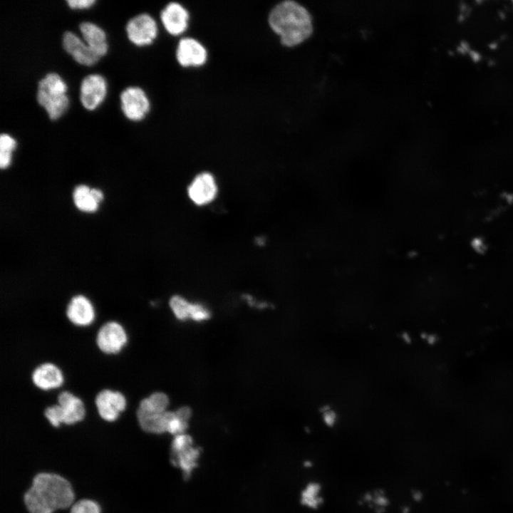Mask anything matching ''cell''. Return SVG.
<instances>
[{"label": "cell", "mask_w": 513, "mask_h": 513, "mask_svg": "<svg viewBox=\"0 0 513 513\" xmlns=\"http://www.w3.org/2000/svg\"><path fill=\"white\" fill-rule=\"evenodd\" d=\"M75 501L71 482L53 472L36 474L24 494V503L29 513H54L68 509Z\"/></svg>", "instance_id": "cell-1"}, {"label": "cell", "mask_w": 513, "mask_h": 513, "mask_svg": "<svg viewBox=\"0 0 513 513\" xmlns=\"http://www.w3.org/2000/svg\"><path fill=\"white\" fill-rule=\"evenodd\" d=\"M269 23L280 36L282 44L294 46L310 36L313 31L312 19L305 7L294 1H284L271 11Z\"/></svg>", "instance_id": "cell-2"}, {"label": "cell", "mask_w": 513, "mask_h": 513, "mask_svg": "<svg viewBox=\"0 0 513 513\" xmlns=\"http://www.w3.org/2000/svg\"><path fill=\"white\" fill-rule=\"evenodd\" d=\"M65 79L56 71H48L40 78L35 90V100L51 121L61 118L68 110L71 98Z\"/></svg>", "instance_id": "cell-3"}, {"label": "cell", "mask_w": 513, "mask_h": 513, "mask_svg": "<svg viewBox=\"0 0 513 513\" xmlns=\"http://www.w3.org/2000/svg\"><path fill=\"white\" fill-rule=\"evenodd\" d=\"M109 91L107 78L100 73H89L80 80L78 101L88 112H93L105 101Z\"/></svg>", "instance_id": "cell-4"}, {"label": "cell", "mask_w": 513, "mask_h": 513, "mask_svg": "<svg viewBox=\"0 0 513 513\" xmlns=\"http://www.w3.org/2000/svg\"><path fill=\"white\" fill-rule=\"evenodd\" d=\"M200 455V449L194 445L192 438L187 434L175 435L171 442L170 458L172 465L189 478L193 470L197 467Z\"/></svg>", "instance_id": "cell-5"}, {"label": "cell", "mask_w": 513, "mask_h": 513, "mask_svg": "<svg viewBox=\"0 0 513 513\" xmlns=\"http://www.w3.org/2000/svg\"><path fill=\"white\" fill-rule=\"evenodd\" d=\"M128 341L125 328L115 320L106 321L102 323L95 336L96 348L106 356L120 353L126 347Z\"/></svg>", "instance_id": "cell-6"}, {"label": "cell", "mask_w": 513, "mask_h": 513, "mask_svg": "<svg viewBox=\"0 0 513 513\" xmlns=\"http://www.w3.org/2000/svg\"><path fill=\"white\" fill-rule=\"evenodd\" d=\"M119 108L123 117L130 122L142 120L150 109V103L145 91L138 86H127L118 95Z\"/></svg>", "instance_id": "cell-7"}, {"label": "cell", "mask_w": 513, "mask_h": 513, "mask_svg": "<svg viewBox=\"0 0 513 513\" xmlns=\"http://www.w3.org/2000/svg\"><path fill=\"white\" fill-rule=\"evenodd\" d=\"M128 399L125 394L118 390L104 388L94 396L93 404L99 418L109 423L117 421L127 410Z\"/></svg>", "instance_id": "cell-8"}, {"label": "cell", "mask_w": 513, "mask_h": 513, "mask_svg": "<svg viewBox=\"0 0 513 513\" xmlns=\"http://www.w3.org/2000/svg\"><path fill=\"white\" fill-rule=\"evenodd\" d=\"M125 33L128 41L135 46L151 44L158 33L155 20L147 13H140L127 20Z\"/></svg>", "instance_id": "cell-9"}, {"label": "cell", "mask_w": 513, "mask_h": 513, "mask_svg": "<svg viewBox=\"0 0 513 513\" xmlns=\"http://www.w3.org/2000/svg\"><path fill=\"white\" fill-rule=\"evenodd\" d=\"M61 43L64 52L79 66L92 68L101 59L86 45L80 35L71 30L62 33Z\"/></svg>", "instance_id": "cell-10"}, {"label": "cell", "mask_w": 513, "mask_h": 513, "mask_svg": "<svg viewBox=\"0 0 513 513\" xmlns=\"http://www.w3.org/2000/svg\"><path fill=\"white\" fill-rule=\"evenodd\" d=\"M65 316L71 324L78 328L90 326L96 319V310L85 295L73 296L68 302Z\"/></svg>", "instance_id": "cell-11"}, {"label": "cell", "mask_w": 513, "mask_h": 513, "mask_svg": "<svg viewBox=\"0 0 513 513\" xmlns=\"http://www.w3.org/2000/svg\"><path fill=\"white\" fill-rule=\"evenodd\" d=\"M30 380L35 388L46 392L63 387L65 375L58 365L51 361H46L33 368L31 372Z\"/></svg>", "instance_id": "cell-12"}, {"label": "cell", "mask_w": 513, "mask_h": 513, "mask_svg": "<svg viewBox=\"0 0 513 513\" xmlns=\"http://www.w3.org/2000/svg\"><path fill=\"white\" fill-rule=\"evenodd\" d=\"M63 412L62 425L72 426L83 421L87 410L84 400L68 390H62L56 398Z\"/></svg>", "instance_id": "cell-13"}, {"label": "cell", "mask_w": 513, "mask_h": 513, "mask_svg": "<svg viewBox=\"0 0 513 513\" xmlns=\"http://www.w3.org/2000/svg\"><path fill=\"white\" fill-rule=\"evenodd\" d=\"M81 37L86 45L101 58L109 51L108 34L105 30L96 23L83 20L78 26Z\"/></svg>", "instance_id": "cell-14"}, {"label": "cell", "mask_w": 513, "mask_h": 513, "mask_svg": "<svg viewBox=\"0 0 513 513\" xmlns=\"http://www.w3.org/2000/svg\"><path fill=\"white\" fill-rule=\"evenodd\" d=\"M190 199L197 205L211 202L217 193V186L213 175L207 172L197 175L187 189Z\"/></svg>", "instance_id": "cell-15"}, {"label": "cell", "mask_w": 513, "mask_h": 513, "mask_svg": "<svg viewBox=\"0 0 513 513\" xmlns=\"http://www.w3.org/2000/svg\"><path fill=\"white\" fill-rule=\"evenodd\" d=\"M160 20L170 34L177 36L186 30L189 14L182 5L176 2H171L161 11Z\"/></svg>", "instance_id": "cell-16"}, {"label": "cell", "mask_w": 513, "mask_h": 513, "mask_svg": "<svg viewBox=\"0 0 513 513\" xmlns=\"http://www.w3.org/2000/svg\"><path fill=\"white\" fill-rule=\"evenodd\" d=\"M176 56L179 63L182 66H200L207 60V51L197 40L185 38L178 43Z\"/></svg>", "instance_id": "cell-17"}, {"label": "cell", "mask_w": 513, "mask_h": 513, "mask_svg": "<svg viewBox=\"0 0 513 513\" xmlns=\"http://www.w3.org/2000/svg\"><path fill=\"white\" fill-rule=\"evenodd\" d=\"M165 412L150 413L136 408L135 413L140 430L145 433L154 435L166 432Z\"/></svg>", "instance_id": "cell-18"}, {"label": "cell", "mask_w": 513, "mask_h": 513, "mask_svg": "<svg viewBox=\"0 0 513 513\" xmlns=\"http://www.w3.org/2000/svg\"><path fill=\"white\" fill-rule=\"evenodd\" d=\"M73 201L80 210L86 212L96 211L99 204L93 195V190L85 185H78L75 188Z\"/></svg>", "instance_id": "cell-19"}, {"label": "cell", "mask_w": 513, "mask_h": 513, "mask_svg": "<svg viewBox=\"0 0 513 513\" xmlns=\"http://www.w3.org/2000/svg\"><path fill=\"white\" fill-rule=\"evenodd\" d=\"M170 403L168 396L162 392L157 391L149 396L142 398L137 408L150 413H164Z\"/></svg>", "instance_id": "cell-20"}, {"label": "cell", "mask_w": 513, "mask_h": 513, "mask_svg": "<svg viewBox=\"0 0 513 513\" xmlns=\"http://www.w3.org/2000/svg\"><path fill=\"white\" fill-rule=\"evenodd\" d=\"M300 502L309 509H318L323 502L321 485L316 482L308 483L301 492Z\"/></svg>", "instance_id": "cell-21"}, {"label": "cell", "mask_w": 513, "mask_h": 513, "mask_svg": "<svg viewBox=\"0 0 513 513\" xmlns=\"http://www.w3.org/2000/svg\"><path fill=\"white\" fill-rule=\"evenodd\" d=\"M17 147V140L6 132L0 134V167L7 168L12 160V152Z\"/></svg>", "instance_id": "cell-22"}, {"label": "cell", "mask_w": 513, "mask_h": 513, "mask_svg": "<svg viewBox=\"0 0 513 513\" xmlns=\"http://www.w3.org/2000/svg\"><path fill=\"white\" fill-rule=\"evenodd\" d=\"M166 432L173 435L185 433L188 428V422L180 418L175 411L165 412Z\"/></svg>", "instance_id": "cell-23"}, {"label": "cell", "mask_w": 513, "mask_h": 513, "mask_svg": "<svg viewBox=\"0 0 513 513\" xmlns=\"http://www.w3.org/2000/svg\"><path fill=\"white\" fill-rule=\"evenodd\" d=\"M100 505L95 500L83 498L75 501L68 509V513H101Z\"/></svg>", "instance_id": "cell-24"}, {"label": "cell", "mask_w": 513, "mask_h": 513, "mask_svg": "<svg viewBox=\"0 0 513 513\" xmlns=\"http://www.w3.org/2000/svg\"><path fill=\"white\" fill-rule=\"evenodd\" d=\"M170 306L175 316L181 321L190 318L191 303L180 296H173L170 300Z\"/></svg>", "instance_id": "cell-25"}, {"label": "cell", "mask_w": 513, "mask_h": 513, "mask_svg": "<svg viewBox=\"0 0 513 513\" xmlns=\"http://www.w3.org/2000/svg\"><path fill=\"white\" fill-rule=\"evenodd\" d=\"M43 415L53 428H58L62 425L63 412L58 404L54 403L46 406L43 410Z\"/></svg>", "instance_id": "cell-26"}, {"label": "cell", "mask_w": 513, "mask_h": 513, "mask_svg": "<svg viewBox=\"0 0 513 513\" xmlns=\"http://www.w3.org/2000/svg\"><path fill=\"white\" fill-rule=\"evenodd\" d=\"M210 317V312L200 304H191L190 309V318L201 321L208 319Z\"/></svg>", "instance_id": "cell-27"}, {"label": "cell", "mask_w": 513, "mask_h": 513, "mask_svg": "<svg viewBox=\"0 0 513 513\" xmlns=\"http://www.w3.org/2000/svg\"><path fill=\"white\" fill-rule=\"evenodd\" d=\"M66 4L68 9L72 11H85L88 10L94 6L96 0H65Z\"/></svg>", "instance_id": "cell-28"}]
</instances>
